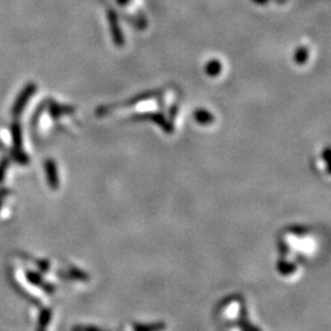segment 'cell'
<instances>
[{"label": "cell", "instance_id": "cell-1", "mask_svg": "<svg viewBox=\"0 0 331 331\" xmlns=\"http://www.w3.org/2000/svg\"><path fill=\"white\" fill-rule=\"evenodd\" d=\"M34 91H36V85L32 84V82L25 86L24 90L20 92V95H19V97L16 98V101H15L14 107H12V116H14V117L21 116L22 111L25 109V107H26L27 102L30 101L31 97H32V95L34 94Z\"/></svg>", "mask_w": 331, "mask_h": 331}, {"label": "cell", "instance_id": "cell-2", "mask_svg": "<svg viewBox=\"0 0 331 331\" xmlns=\"http://www.w3.org/2000/svg\"><path fill=\"white\" fill-rule=\"evenodd\" d=\"M12 136H14V142L16 146L21 145V128L17 123L12 125Z\"/></svg>", "mask_w": 331, "mask_h": 331}]
</instances>
